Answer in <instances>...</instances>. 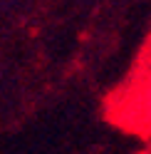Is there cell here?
<instances>
[{
  "mask_svg": "<svg viewBox=\"0 0 151 154\" xmlns=\"http://www.w3.org/2000/svg\"><path fill=\"white\" fill-rule=\"evenodd\" d=\"M141 114H144V122L151 127V82L146 85L144 97H141Z\"/></svg>",
  "mask_w": 151,
  "mask_h": 154,
  "instance_id": "6da1fadb",
  "label": "cell"
}]
</instances>
